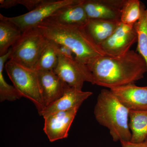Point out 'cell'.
Instances as JSON below:
<instances>
[{"label":"cell","instance_id":"obj_1","mask_svg":"<svg viewBox=\"0 0 147 147\" xmlns=\"http://www.w3.org/2000/svg\"><path fill=\"white\" fill-rule=\"evenodd\" d=\"M87 65L93 76L95 85L110 90L134 84L147 72L145 59L133 50L119 57L105 55L98 57Z\"/></svg>","mask_w":147,"mask_h":147},{"label":"cell","instance_id":"obj_2","mask_svg":"<svg viewBox=\"0 0 147 147\" xmlns=\"http://www.w3.org/2000/svg\"><path fill=\"white\" fill-rule=\"evenodd\" d=\"M37 28L47 40L70 48L75 60L84 64L106 55L90 37L84 26L64 25L48 18Z\"/></svg>","mask_w":147,"mask_h":147},{"label":"cell","instance_id":"obj_3","mask_svg":"<svg viewBox=\"0 0 147 147\" xmlns=\"http://www.w3.org/2000/svg\"><path fill=\"white\" fill-rule=\"evenodd\" d=\"M129 113L128 108L121 103L110 89L101 90L98 96L94 113L98 122L108 129L114 142L131 141Z\"/></svg>","mask_w":147,"mask_h":147},{"label":"cell","instance_id":"obj_4","mask_svg":"<svg viewBox=\"0 0 147 147\" xmlns=\"http://www.w3.org/2000/svg\"><path fill=\"white\" fill-rule=\"evenodd\" d=\"M5 68L21 97L33 102L38 113L42 111L45 107L37 71L26 68L11 60L5 63Z\"/></svg>","mask_w":147,"mask_h":147},{"label":"cell","instance_id":"obj_5","mask_svg":"<svg viewBox=\"0 0 147 147\" xmlns=\"http://www.w3.org/2000/svg\"><path fill=\"white\" fill-rule=\"evenodd\" d=\"M47 42L48 40L37 28L24 32L11 47L9 59L26 68L35 70Z\"/></svg>","mask_w":147,"mask_h":147},{"label":"cell","instance_id":"obj_6","mask_svg":"<svg viewBox=\"0 0 147 147\" xmlns=\"http://www.w3.org/2000/svg\"><path fill=\"white\" fill-rule=\"evenodd\" d=\"M81 0H45L33 10L15 17H8L0 14V18L12 22L22 32L37 28L42 21L53 16L59 9L79 2Z\"/></svg>","mask_w":147,"mask_h":147},{"label":"cell","instance_id":"obj_7","mask_svg":"<svg viewBox=\"0 0 147 147\" xmlns=\"http://www.w3.org/2000/svg\"><path fill=\"white\" fill-rule=\"evenodd\" d=\"M59 56V62L54 72L69 86L82 90L84 83L95 85L94 79L87 65L75 60Z\"/></svg>","mask_w":147,"mask_h":147},{"label":"cell","instance_id":"obj_8","mask_svg":"<svg viewBox=\"0 0 147 147\" xmlns=\"http://www.w3.org/2000/svg\"><path fill=\"white\" fill-rule=\"evenodd\" d=\"M137 42L134 25L128 26L120 22L113 34L100 45L105 55L119 57L126 54Z\"/></svg>","mask_w":147,"mask_h":147},{"label":"cell","instance_id":"obj_9","mask_svg":"<svg viewBox=\"0 0 147 147\" xmlns=\"http://www.w3.org/2000/svg\"><path fill=\"white\" fill-rule=\"evenodd\" d=\"M79 108L76 107L43 118L45 120L43 130L50 142L68 137L69 131Z\"/></svg>","mask_w":147,"mask_h":147},{"label":"cell","instance_id":"obj_10","mask_svg":"<svg viewBox=\"0 0 147 147\" xmlns=\"http://www.w3.org/2000/svg\"><path fill=\"white\" fill-rule=\"evenodd\" d=\"M125 0H84L89 19L120 22L121 11Z\"/></svg>","mask_w":147,"mask_h":147},{"label":"cell","instance_id":"obj_11","mask_svg":"<svg viewBox=\"0 0 147 147\" xmlns=\"http://www.w3.org/2000/svg\"><path fill=\"white\" fill-rule=\"evenodd\" d=\"M110 90L129 110H147V86L140 87L131 84Z\"/></svg>","mask_w":147,"mask_h":147},{"label":"cell","instance_id":"obj_12","mask_svg":"<svg viewBox=\"0 0 147 147\" xmlns=\"http://www.w3.org/2000/svg\"><path fill=\"white\" fill-rule=\"evenodd\" d=\"M37 72L45 108L62 96L69 86L54 71Z\"/></svg>","mask_w":147,"mask_h":147},{"label":"cell","instance_id":"obj_13","mask_svg":"<svg viewBox=\"0 0 147 147\" xmlns=\"http://www.w3.org/2000/svg\"><path fill=\"white\" fill-rule=\"evenodd\" d=\"M92 94V92L83 91L69 86L62 96L45 107L39 114L44 118L58 112L80 108L83 102Z\"/></svg>","mask_w":147,"mask_h":147},{"label":"cell","instance_id":"obj_14","mask_svg":"<svg viewBox=\"0 0 147 147\" xmlns=\"http://www.w3.org/2000/svg\"><path fill=\"white\" fill-rule=\"evenodd\" d=\"M84 0L59 9L51 17V20L64 25L85 26L89 18L83 5Z\"/></svg>","mask_w":147,"mask_h":147},{"label":"cell","instance_id":"obj_15","mask_svg":"<svg viewBox=\"0 0 147 147\" xmlns=\"http://www.w3.org/2000/svg\"><path fill=\"white\" fill-rule=\"evenodd\" d=\"M120 22L102 19H89L84 27L94 42L100 46L113 34Z\"/></svg>","mask_w":147,"mask_h":147},{"label":"cell","instance_id":"obj_16","mask_svg":"<svg viewBox=\"0 0 147 147\" xmlns=\"http://www.w3.org/2000/svg\"><path fill=\"white\" fill-rule=\"evenodd\" d=\"M22 34L21 30L15 24L0 18V56L8 53Z\"/></svg>","mask_w":147,"mask_h":147},{"label":"cell","instance_id":"obj_17","mask_svg":"<svg viewBox=\"0 0 147 147\" xmlns=\"http://www.w3.org/2000/svg\"><path fill=\"white\" fill-rule=\"evenodd\" d=\"M129 125L131 134L130 142H144L147 138V110H129Z\"/></svg>","mask_w":147,"mask_h":147},{"label":"cell","instance_id":"obj_18","mask_svg":"<svg viewBox=\"0 0 147 147\" xmlns=\"http://www.w3.org/2000/svg\"><path fill=\"white\" fill-rule=\"evenodd\" d=\"M59 62V56L55 43L48 40L45 49L37 63L35 71H54Z\"/></svg>","mask_w":147,"mask_h":147},{"label":"cell","instance_id":"obj_19","mask_svg":"<svg viewBox=\"0 0 147 147\" xmlns=\"http://www.w3.org/2000/svg\"><path fill=\"white\" fill-rule=\"evenodd\" d=\"M11 48L5 55L0 56V100L14 101L20 99L21 97L13 86L9 85L6 82L3 74L5 62L9 58Z\"/></svg>","mask_w":147,"mask_h":147},{"label":"cell","instance_id":"obj_20","mask_svg":"<svg viewBox=\"0 0 147 147\" xmlns=\"http://www.w3.org/2000/svg\"><path fill=\"white\" fill-rule=\"evenodd\" d=\"M137 35V52L145 59L147 64V7H142L141 17L134 25Z\"/></svg>","mask_w":147,"mask_h":147},{"label":"cell","instance_id":"obj_21","mask_svg":"<svg viewBox=\"0 0 147 147\" xmlns=\"http://www.w3.org/2000/svg\"><path fill=\"white\" fill-rule=\"evenodd\" d=\"M143 4L139 0H125L121 11V23L134 26L141 17Z\"/></svg>","mask_w":147,"mask_h":147},{"label":"cell","instance_id":"obj_22","mask_svg":"<svg viewBox=\"0 0 147 147\" xmlns=\"http://www.w3.org/2000/svg\"><path fill=\"white\" fill-rule=\"evenodd\" d=\"M45 0H14L15 6L18 4L24 6L29 11L40 5Z\"/></svg>","mask_w":147,"mask_h":147},{"label":"cell","instance_id":"obj_23","mask_svg":"<svg viewBox=\"0 0 147 147\" xmlns=\"http://www.w3.org/2000/svg\"><path fill=\"white\" fill-rule=\"evenodd\" d=\"M54 42L55 43V48L58 55H62L70 59H75L73 57L74 53L70 48L65 45Z\"/></svg>","mask_w":147,"mask_h":147},{"label":"cell","instance_id":"obj_24","mask_svg":"<svg viewBox=\"0 0 147 147\" xmlns=\"http://www.w3.org/2000/svg\"><path fill=\"white\" fill-rule=\"evenodd\" d=\"M122 147H147V138L142 143H134L130 142L121 141Z\"/></svg>","mask_w":147,"mask_h":147}]
</instances>
